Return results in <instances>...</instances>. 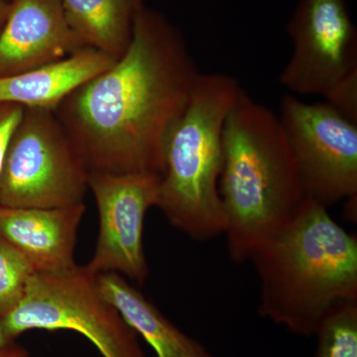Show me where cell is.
<instances>
[{
  "label": "cell",
  "mask_w": 357,
  "mask_h": 357,
  "mask_svg": "<svg viewBox=\"0 0 357 357\" xmlns=\"http://www.w3.org/2000/svg\"><path fill=\"white\" fill-rule=\"evenodd\" d=\"M287 32L293 53L280 82L292 93L326 96L357 70V29L347 0H299Z\"/></svg>",
  "instance_id": "cell-8"
},
{
  "label": "cell",
  "mask_w": 357,
  "mask_h": 357,
  "mask_svg": "<svg viewBox=\"0 0 357 357\" xmlns=\"http://www.w3.org/2000/svg\"><path fill=\"white\" fill-rule=\"evenodd\" d=\"M241 89L229 75L201 73L167 144L156 206L174 227L194 241L223 234L218 192L222 130Z\"/></svg>",
  "instance_id": "cell-4"
},
{
  "label": "cell",
  "mask_w": 357,
  "mask_h": 357,
  "mask_svg": "<svg viewBox=\"0 0 357 357\" xmlns=\"http://www.w3.org/2000/svg\"><path fill=\"white\" fill-rule=\"evenodd\" d=\"M249 260L260 280L258 312L294 335L314 337L337 302L357 299V237L311 199Z\"/></svg>",
  "instance_id": "cell-3"
},
{
  "label": "cell",
  "mask_w": 357,
  "mask_h": 357,
  "mask_svg": "<svg viewBox=\"0 0 357 357\" xmlns=\"http://www.w3.org/2000/svg\"><path fill=\"white\" fill-rule=\"evenodd\" d=\"M314 337V357H357V299L337 302Z\"/></svg>",
  "instance_id": "cell-15"
},
{
  "label": "cell",
  "mask_w": 357,
  "mask_h": 357,
  "mask_svg": "<svg viewBox=\"0 0 357 357\" xmlns=\"http://www.w3.org/2000/svg\"><path fill=\"white\" fill-rule=\"evenodd\" d=\"M325 98L326 103L347 119L357 121V70L338 82Z\"/></svg>",
  "instance_id": "cell-17"
},
{
  "label": "cell",
  "mask_w": 357,
  "mask_h": 357,
  "mask_svg": "<svg viewBox=\"0 0 357 357\" xmlns=\"http://www.w3.org/2000/svg\"><path fill=\"white\" fill-rule=\"evenodd\" d=\"M9 9H10V2L0 0V31H1L2 26L6 22Z\"/></svg>",
  "instance_id": "cell-20"
},
{
  "label": "cell",
  "mask_w": 357,
  "mask_h": 357,
  "mask_svg": "<svg viewBox=\"0 0 357 357\" xmlns=\"http://www.w3.org/2000/svg\"><path fill=\"white\" fill-rule=\"evenodd\" d=\"M199 75L181 30L146 6L123 55L54 112L89 172L161 176Z\"/></svg>",
  "instance_id": "cell-1"
},
{
  "label": "cell",
  "mask_w": 357,
  "mask_h": 357,
  "mask_svg": "<svg viewBox=\"0 0 357 357\" xmlns=\"http://www.w3.org/2000/svg\"><path fill=\"white\" fill-rule=\"evenodd\" d=\"M159 182L152 173H89L100 217L96 251L86 265L91 273L114 272L139 285L147 280L143 227L148 210L156 206Z\"/></svg>",
  "instance_id": "cell-9"
},
{
  "label": "cell",
  "mask_w": 357,
  "mask_h": 357,
  "mask_svg": "<svg viewBox=\"0 0 357 357\" xmlns=\"http://www.w3.org/2000/svg\"><path fill=\"white\" fill-rule=\"evenodd\" d=\"M10 342H10V340H7V337H6V335H4L3 331H2L1 326H0V347L10 344Z\"/></svg>",
  "instance_id": "cell-21"
},
{
  "label": "cell",
  "mask_w": 357,
  "mask_h": 357,
  "mask_svg": "<svg viewBox=\"0 0 357 357\" xmlns=\"http://www.w3.org/2000/svg\"><path fill=\"white\" fill-rule=\"evenodd\" d=\"M116 61L117 58L105 52L84 47L62 60L0 77V102L55 112L73 91Z\"/></svg>",
  "instance_id": "cell-12"
},
{
  "label": "cell",
  "mask_w": 357,
  "mask_h": 357,
  "mask_svg": "<svg viewBox=\"0 0 357 357\" xmlns=\"http://www.w3.org/2000/svg\"><path fill=\"white\" fill-rule=\"evenodd\" d=\"M223 234L236 263L301 210L307 197L278 115L241 89L222 130Z\"/></svg>",
  "instance_id": "cell-2"
},
{
  "label": "cell",
  "mask_w": 357,
  "mask_h": 357,
  "mask_svg": "<svg viewBox=\"0 0 357 357\" xmlns=\"http://www.w3.org/2000/svg\"><path fill=\"white\" fill-rule=\"evenodd\" d=\"M34 273L24 256L0 237V321L20 304Z\"/></svg>",
  "instance_id": "cell-16"
},
{
  "label": "cell",
  "mask_w": 357,
  "mask_h": 357,
  "mask_svg": "<svg viewBox=\"0 0 357 357\" xmlns=\"http://www.w3.org/2000/svg\"><path fill=\"white\" fill-rule=\"evenodd\" d=\"M96 282L103 297L153 349L157 357H213L204 344L174 325L121 275L114 272L96 274Z\"/></svg>",
  "instance_id": "cell-13"
},
{
  "label": "cell",
  "mask_w": 357,
  "mask_h": 357,
  "mask_svg": "<svg viewBox=\"0 0 357 357\" xmlns=\"http://www.w3.org/2000/svg\"><path fill=\"white\" fill-rule=\"evenodd\" d=\"M0 357H29V354L24 347L13 342L0 347Z\"/></svg>",
  "instance_id": "cell-19"
},
{
  "label": "cell",
  "mask_w": 357,
  "mask_h": 357,
  "mask_svg": "<svg viewBox=\"0 0 357 357\" xmlns=\"http://www.w3.org/2000/svg\"><path fill=\"white\" fill-rule=\"evenodd\" d=\"M24 107L10 102H0V172L16 128L20 126Z\"/></svg>",
  "instance_id": "cell-18"
},
{
  "label": "cell",
  "mask_w": 357,
  "mask_h": 357,
  "mask_svg": "<svg viewBox=\"0 0 357 357\" xmlns=\"http://www.w3.org/2000/svg\"><path fill=\"white\" fill-rule=\"evenodd\" d=\"M0 326L10 342L32 330H67L84 335L103 357H145L137 333L103 297L86 265L33 274Z\"/></svg>",
  "instance_id": "cell-5"
},
{
  "label": "cell",
  "mask_w": 357,
  "mask_h": 357,
  "mask_svg": "<svg viewBox=\"0 0 357 357\" xmlns=\"http://www.w3.org/2000/svg\"><path fill=\"white\" fill-rule=\"evenodd\" d=\"M89 173L55 112L25 109L0 172V206L53 208L84 203Z\"/></svg>",
  "instance_id": "cell-6"
},
{
  "label": "cell",
  "mask_w": 357,
  "mask_h": 357,
  "mask_svg": "<svg viewBox=\"0 0 357 357\" xmlns=\"http://www.w3.org/2000/svg\"><path fill=\"white\" fill-rule=\"evenodd\" d=\"M279 119L307 199L326 208L357 198V123L328 103L287 96Z\"/></svg>",
  "instance_id": "cell-7"
},
{
  "label": "cell",
  "mask_w": 357,
  "mask_h": 357,
  "mask_svg": "<svg viewBox=\"0 0 357 357\" xmlns=\"http://www.w3.org/2000/svg\"><path fill=\"white\" fill-rule=\"evenodd\" d=\"M86 213L79 203L63 208L0 206V237L24 256L35 273L74 266L77 234Z\"/></svg>",
  "instance_id": "cell-11"
},
{
  "label": "cell",
  "mask_w": 357,
  "mask_h": 357,
  "mask_svg": "<svg viewBox=\"0 0 357 357\" xmlns=\"http://www.w3.org/2000/svg\"><path fill=\"white\" fill-rule=\"evenodd\" d=\"M6 1L10 2V1H11V0H6Z\"/></svg>",
  "instance_id": "cell-22"
},
{
  "label": "cell",
  "mask_w": 357,
  "mask_h": 357,
  "mask_svg": "<svg viewBox=\"0 0 357 357\" xmlns=\"http://www.w3.org/2000/svg\"><path fill=\"white\" fill-rule=\"evenodd\" d=\"M83 48L61 0H11L0 31V77L62 60Z\"/></svg>",
  "instance_id": "cell-10"
},
{
  "label": "cell",
  "mask_w": 357,
  "mask_h": 357,
  "mask_svg": "<svg viewBox=\"0 0 357 357\" xmlns=\"http://www.w3.org/2000/svg\"><path fill=\"white\" fill-rule=\"evenodd\" d=\"M66 18L84 47L115 58L128 50L134 22L146 0H61Z\"/></svg>",
  "instance_id": "cell-14"
}]
</instances>
